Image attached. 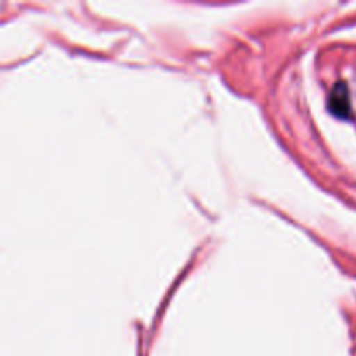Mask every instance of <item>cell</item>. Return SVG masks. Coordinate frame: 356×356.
Listing matches in <instances>:
<instances>
[{
	"label": "cell",
	"mask_w": 356,
	"mask_h": 356,
	"mask_svg": "<svg viewBox=\"0 0 356 356\" xmlns=\"http://www.w3.org/2000/svg\"><path fill=\"white\" fill-rule=\"evenodd\" d=\"M329 108L336 117L339 118L351 117V101H350V92H348L346 83L339 82L336 87H334L329 99Z\"/></svg>",
	"instance_id": "obj_1"
}]
</instances>
